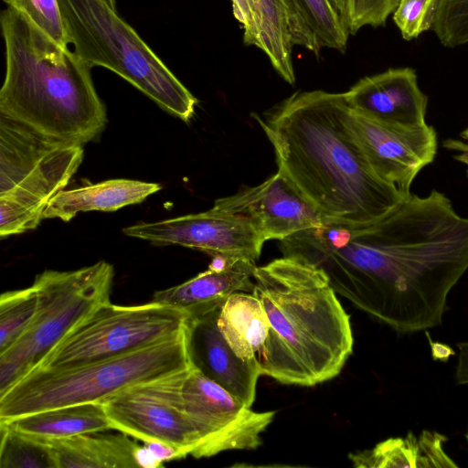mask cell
Masks as SVG:
<instances>
[{
	"label": "cell",
	"instance_id": "10",
	"mask_svg": "<svg viewBox=\"0 0 468 468\" xmlns=\"http://www.w3.org/2000/svg\"><path fill=\"white\" fill-rule=\"evenodd\" d=\"M186 370L134 385L104 400L112 430L143 442L169 444L185 457L201 458L200 435L181 403L180 386Z\"/></svg>",
	"mask_w": 468,
	"mask_h": 468
},
{
	"label": "cell",
	"instance_id": "33",
	"mask_svg": "<svg viewBox=\"0 0 468 468\" xmlns=\"http://www.w3.org/2000/svg\"><path fill=\"white\" fill-rule=\"evenodd\" d=\"M443 146L454 151L456 153L453 156L454 159L468 166V141L449 139L443 142Z\"/></svg>",
	"mask_w": 468,
	"mask_h": 468
},
{
	"label": "cell",
	"instance_id": "9",
	"mask_svg": "<svg viewBox=\"0 0 468 468\" xmlns=\"http://www.w3.org/2000/svg\"><path fill=\"white\" fill-rule=\"evenodd\" d=\"M190 319L185 310L153 301L109 303L74 326L35 368L70 367L129 353L177 335Z\"/></svg>",
	"mask_w": 468,
	"mask_h": 468
},
{
	"label": "cell",
	"instance_id": "2",
	"mask_svg": "<svg viewBox=\"0 0 468 468\" xmlns=\"http://www.w3.org/2000/svg\"><path fill=\"white\" fill-rule=\"evenodd\" d=\"M258 121L273 146L278 171L323 219L371 222L405 198L371 168L345 92H296Z\"/></svg>",
	"mask_w": 468,
	"mask_h": 468
},
{
	"label": "cell",
	"instance_id": "20",
	"mask_svg": "<svg viewBox=\"0 0 468 468\" xmlns=\"http://www.w3.org/2000/svg\"><path fill=\"white\" fill-rule=\"evenodd\" d=\"M447 438L436 431H423L419 436L388 438L374 448L348 454L356 468H445L458 467L446 453Z\"/></svg>",
	"mask_w": 468,
	"mask_h": 468
},
{
	"label": "cell",
	"instance_id": "5",
	"mask_svg": "<svg viewBox=\"0 0 468 468\" xmlns=\"http://www.w3.org/2000/svg\"><path fill=\"white\" fill-rule=\"evenodd\" d=\"M192 366L188 324L174 336L120 356L33 369L0 394V422L60 407L102 403L130 387Z\"/></svg>",
	"mask_w": 468,
	"mask_h": 468
},
{
	"label": "cell",
	"instance_id": "11",
	"mask_svg": "<svg viewBox=\"0 0 468 468\" xmlns=\"http://www.w3.org/2000/svg\"><path fill=\"white\" fill-rule=\"evenodd\" d=\"M180 398L185 413L200 435L201 458L258 448L276 414L252 410L194 366L183 374Z\"/></svg>",
	"mask_w": 468,
	"mask_h": 468
},
{
	"label": "cell",
	"instance_id": "14",
	"mask_svg": "<svg viewBox=\"0 0 468 468\" xmlns=\"http://www.w3.org/2000/svg\"><path fill=\"white\" fill-rule=\"evenodd\" d=\"M213 207L250 218L265 241L323 225L321 214L279 171L261 185L217 199Z\"/></svg>",
	"mask_w": 468,
	"mask_h": 468
},
{
	"label": "cell",
	"instance_id": "29",
	"mask_svg": "<svg viewBox=\"0 0 468 468\" xmlns=\"http://www.w3.org/2000/svg\"><path fill=\"white\" fill-rule=\"evenodd\" d=\"M438 0H399L393 21L405 40L418 37L431 28Z\"/></svg>",
	"mask_w": 468,
	"mask_h": 468
},
{
	"label": "cell",
	"instance_id": "13",
	"mask_svg": "<svg viewBox=\"0 0 468 468\" xmlns=\"http://www.w3.org/2000/svg\"><path fill=\"white\" fill-rule=\"evenodd\" d=\"M351 124L375 174L406 197L422 168L433 162L437 134L427 123L401 126L384 123L351 110Z\"/></svg>",
	"mask_w": 468,
	"mask_h": 468
},
{
	"label": "cell",
	"instance_id": "30",
	"mask_svg": "<svg viewBox=\"0 0 468 468\" xmlns=\"http://www.w3.org/2000/svg\"><path fill=\"white\" fill-rule=\"evenodd\" d=\"M399 0H347L346 24L355 35L362 27L384 26Z\"/></svg>",
	"mask_w": 468,
	"mask_h": 468
},
{
	"label": "cell",
	"instance_id": "6",
	"mask_svg": "<svg viewBox=\"0 0 468 468\" xmlns=\"http://www.w3.org/2000/svg\"><path fill=\"white\" fill-rule=\"evenodd\" d=\"M74 52L106 68L170 114L189 122L196 97L119 14L116 0H58Z\"/></svg>",
	"mask_w": 468,
	"mask_h": 468
},
{
	"label": "cell",
	"instance_id": "7",
	"mask_svg": "<svg viewBox=\"0 0 468 468\" xmlns=\"http://www.w3.org/2000/svg\"><path fill=\"white\" fill-rule=\"evenodd\" d=\"M83 145L0 115V237L33 230L80 168Z\"/></svg>",
	"mask_w": 468,
	"mask_h": 468
},
{
	"label": "cell",
	"instance_id": "23",
	"mask_svg": "<svg viewBox=\"0 0 468 468\" xmlns=\"http://www.w3.org/2000/svg\"><path fill=\"white\" fill-rule=\"evenodd\" d=\"M218 326L241 359H258L270 330L267 314L252 292H234L221 306Z\"/></svg>",
	"mask_w": 468,
	"mask_h": 468
},
{
	"label": "cell",
	"instance_id": "17",
	"mask_svg": "<svg viewBox=\"0 0 468 468\" xmlns=\"http://www.w3.org/2000/svg\"><path fill=\"white\" fill-rule=\"evenodd\" d=\"M255 261L237 259L221 270L208 268L178 285L154 292L153 302L186 311L191 317L220 306L238 292H252Z\"/></svg>",
	"mask_w": 468,
	"mask_h": 468
},
{
	"label": "cell",
	"instance_id": "18",
	"mask_svg": "<svg viewBox=\"0 0 468 468\" xmlns=\"http://www.w3.org/2000/svg\"><path fill=\"white\" fill-rule=\"evenodd\" d=\"M162 188L160 184L133 179H110L59 191L47 205L45 218L69 222L80 212L115 211L142 203Z\"/></svg>",
	"mask_w": 468,
	"mask_h": 468
},
{
	"label": "cell",
	"instance_id": "37",
	"mask_svg": "<svg viewBox=\"0 0 468 468\" xmlns=\"http://www.w3.org/2000/svg\"><path fill=\"white\" fill-rule=\"evenodd\" d=\"M466 438H467V441H468V432H467Z\"/></svg>",
	"mask_w": 468,
	"mask_h": 468
},
{
	"label": "cell",
	"instance_id": "25",
	"mask_svg": "<svg viewBox=\"0 0 468 468\" xmlns=\"http://www.w3.org/2000/svg\"><path fill=\"white\" fill-rule=\"evenodd\" d=\"M37 306L34 287L5 292L0 297V353L15 344L29 327Z\"/></svg>",
	"mask_w": 468,
	"mask_h": 468
},
{
	"label": "cell",
	"instance_id": "8",
	"mask_svg": "<svg viewBox=\"0 0 468 468\" xmlns=\"http://www.w3.org/2000/svg\"><path fill=\"white\" fill-rule=\"evenodd\" d=\"M114 269L100 261L75 271L46 270L32 283L37 306L24 335L0 353V394L32 371L74 326L111 303Z\"/></svg>",
	"mask_w": 468,
	"mask_h": 468
},
{
	"label": "cell",
	"instance_id": "19",
	"mask_svg": "<svg viewBox=\"0 0 468 468\" xmlns=\"http://www.w3.org/2000/svg\"><path fill=\"white\" fill-rule=\"evenodd\" d=\"M118 431H98L48 442L56 468L139 467L140 445Z\"/></svg>",
	"mask_w": 468,
	"mask_h": 468
},
{
	"label": "cell",
	"instance_id": "21",
	"mask_svg": "<svg viewBox=\"0 0 468 468\" xmlns=\"http://www.w3.org/2000/svg\"><path fill=\"white\" fill-rule=\"evenodd\" d=\"M0 425L45 443L112 430L102 403H85L42 410L0 422Z\"/></svg>",
	"mask_w": 468,
	"mask_h": 468
},
{
	"label": "cell",
	"instance_id": "26",
	"mask_svg": "<svg viewBox=\"0 0 468 468\" xmlns=\"http://www.w3.org/2000/svg\"><path fill=\"white\" fill-rule=\"evenodd\" d=\"M1 468H56L48 443L36 441L0 425Z\"/></svg>",
	"mask_w": 468,
	"mask_h": 468
},
{
	"label": "cell",
	"instance_id": "27",
	"mask_svg": "<svg viewBox=\"0 0 468 468\" xmlns=\"http://www.w3.org/2000/svg\"><path fill=\"white\" fill-rule=\"evenodd\" d=\"M64 48L69 40L58 0H2Z\"/></svg>",
	"mask_w": 468,
	"mask_h": 468
},
{
	"label": "cell",
	"instance_id": "34",
	"mask_svg": "<svg viewBox=\"0 0 468 468\" xmlns=\"http://www.w3.org/2000/svg\"><path fill=\"white\" fill-rule=\"evenodd\" d=\"M431 356L435 360H447L453 354L452 349L441 343H431Z\"/></svg>",
	"mask_w": 468,
	"mask_h": 468
},
{
	"label": "cell",
	"instance_id": "36",
	"mask_svg": "<svg viewBox=\"0 0 468 468\" xmlns=\"http://www.w3.org/2000/svg\"><path fill=\"white\" fill-rule=\"evenodd\" d=\"M461 137L463 140L468 141V127L461 133Z\"/></svg>",
	"mask_w": 468,
	"mask_h": 468
},
{
	"label": "cell",
	"instance_id": "16",
	"mask_svg": "<svg viewBox=\"0 0 468 468\" xmlns=\"http://www.w3.org/2000/svg\"><path fill=\"white\" fill-rule=\"evenodd\" d=\"M345 94L351 110L373 120L401 126L426 123L428 98L411 68L365 77Z\"/></svg>",
	"mask_w": 468,
	"mask_h": 468
},
{
	"label": "cell",
	"instance_id": "28",
	"mask_svg": "<svg viewBox=\"0 0 468 468\" xmlns=\"http://www.w3.org/2000/svg\"><path fill=\"white\" fill-rule=\"evenodd\" d=\"M431 30L446 48L468 44V0H438Z\"/></svg>",
	"mask_w": 468,
	"mask_h": 468
},
{
	"label": "cell",
	"instance_id": "31",
	"mask_svg": "<svg viewBox=\"0 0 468 468\" xmlns=\"http://www.w3.org/2000/svg\"><path fill=\"white\" fill-rule=\"evenodd\" d=\"M232 10L235 18L241 24L244 35H247L252 27V14L248 0H231Z\"/></svg>",
	"mask_w": 468,
	"mask_h": 468
},
{
	"label": "cell",
	"instance_id": "24",
	"mask_svg": "<svg viewBox=\"0 0 468 468\" xmlns=\"http://www.w3.org/2000/svg\"><path fill=\"white\" fill-rule=\"evenodd\" d=\"M252 27L243 36L245 44L263 51L277 73L288 83L295 82L287 16L282 0H248Z\"/></svg>",
	"mask_w": 468,
	"mask_h": 468
},
{
	"label": "cell",
	"instance_id": "15",
	"mask_svg": "<svg viewBox=\"0 0 468 468\" xmlns=\"http://www.w3.org/2000/svg\"><path fill=\"white\" fill-rule=\"evenodd\" d=\"M221 306L191 317L189 342L192 364L208 378L251 407L258 379L262 375L261 365L257 358H239L227 343L218 326Z\"/></svg>",
	"mask_w": 468,
	"mask_h": 468
},
{
	"label": "cell",
	"instance_id": "3",
	"mask_svg": "<svg viewBox=\"0 0 468 468\" xmlns=\"http://www.w3.org/2000/svg\"><path fill=\"white\" fill-rule=\"evenodd\" d=\"M252 294L270 330L258 356L261 373L313 387L336 377L353 352L350 317L325 273L295 257L256 267Z\"/></svg>",
	"mask_w": 468,
	"mask_h": 468
},
{
	"label": "cell",
	"instance_id": "12",
	"mask_svg": "<svg viewBox=\"0 0 468 468\" xmlns=\"http://www.w3.org/2000/svg\"><path fill=\"white\" fill-rule=\"evenodd\" d=\"M122 232L155 245H178L212 257L224 255L253 261L261 256L265 242L250 218L213 207L197 214L138 223L124 228Z\"/></svg>",
	"mask_w": 468,
	"mask_h": 468
},
{
	"label": "cell",
	"instance_id": "4",
	"mask_svg": "<svg viewBox=\"0 0 468 468\" xmlns=\"http://www.w3.org/2000/svg\"><path fill=\"white\" fill-rule=\"evenodd\" d=\"M5 74L0 115L57 139L84 145L107 123L91 67L7 7L0 16Z\"/></svg>",
	"mask_w": 468,
	"mask_h": 468
},
{
	"label": "cell",
	"instance_id": "32",
	"mask_svg": "<svg viewBox=\"0 0 468 468\" xmlns=\"http://www.w3.org/2000/svg\"><path fill=\"white\" fill-rule=\"evenodd\" d=\"M459 351L455 379L458 384H468V342L457 344Z\"/></svg>",
	"mask_w": 468,
	"mask_h": 468
},
{
	"label": "cell",
	"instance_id": "35",
	"mask_svg": "<svg viewBox=\"0 0 468 468\" xmlns=\"http://www.w3.org/2000/svg\"><path fill=\"white\" fill-rule=\"evenodd\" d=\"M335 9L346 24L347 18V0H330ZM347 26V24H346Z\"/></svg>",
	"mask_w": 468,
	"mask_h": 468
},
{
	"label": "cell",
	"instance_id": "22",
	"mask_svg": "<svg viewBox=\"0 0 468 468\" xmlns=\"http://www.w3.org/2000/svg\"><path fill=\"white\" fill-rule=\"evenodd\" d=\"M290 39L318 55L323 48L344 51L348 27L330 0H282Z\"/></svg>",
	"mask_w": 468,
	"mask_h": 468
},
{
	"label": "cell",
	"instance_id": "1",
	"mask_svg": "<svg viewBox=\"0 0 468 468\" xmlns=\"http://www.w3.org/2000/svg\"><path fill=\"white\" fill-rule=\"evenodd\" d=\"M280 248L320 268L356 308L410 334L441 324L450 292L468 271V218L437 190L410 193L374 221L323 219Z\"/></svg>",
	"mask_w": 468,
	"mask_h": 468
}]
</instances>
